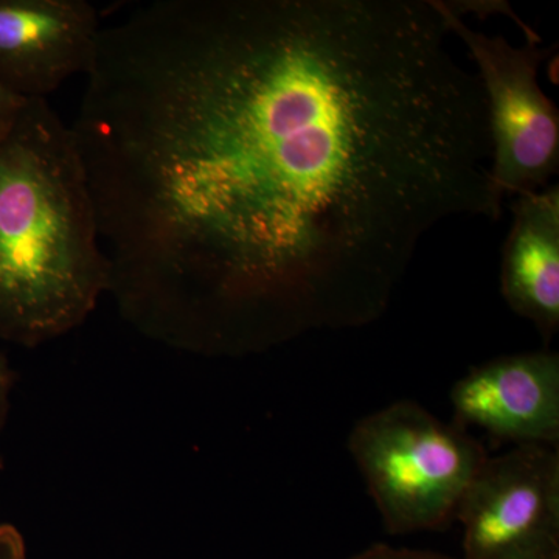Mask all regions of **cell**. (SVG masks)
<instances>
[{
  "instance_id": "cell-1",
  "label": "cell",
  "mask_w": 559,
  "mask_h": 559,
  "mask_svg": "<svg viewBox=\"0 0 559 559\" xmlns=\"http://www.w3.org/2000/svg\"><path fill=\"white\" fill-rule=\"evenodd\" d=\"M433 0H154L72 121L132 329L210 358L382 318L419 245L499 218L487 100Z\"/></svg>"
},
{
  "instance_id": "cell-2",
  "label": "cell",
  "mask_w": 559,
  "mask_h": 559,
  "mask_svg": "<svg viewBox=\"0 0 559 559\" xmlns=\"http://www.w3.org/2000/svg\"><path fill=\"white\" fill-rule=\"evenodd\" d=\"M109 267L72 128L28 100L0 139V341L39 347L91 318Z\"/></svg>"
},
{
  "instance_id": "cell-3",
  "label": "cell",
  "mask_w": 559,
  "mask_h": 559,
  "mask_svg": "<svg viewBox=\"0 0 559 559\" xmlns=\"http://www.w3.org/2000/svg\"><path fill=\"white\" fill-rule=\"evenodd\" d=\"M347 447L393 536L450 524L488 459L468 430L409 400L359 419Z\"/></svg>"
},
{
  "instance_id": "cell-4",
  "label": "cell",
  "mask_w": 559,
  "mask_h": 559,
  "mask_svg": "<svg viewBox=\"0 0 559 559\" xmlns=\"http://www.w3.org/2000/svg\"><path fill=\"white\" fill-rule=\"evenodd\" d=\"M433 3L477 64L487 100L496 193L503 200L506 194L524 197L546 189L559 168V112L538 80L550 49L539 46V36L516 47L503 36L485 35L471 28L447 0Z\"/></svg>"
},
{
  "instance_id": "cell-5",
  "label": "cell",
  "mask_w": 559,
  "mask_h": 559,
  "mask_svg": "<svg viewBox=\"0 0 559 559\" xmlns=\"http://www.w3.org/2000/svg\"><path fill=\"white\" fill-rule=\"evenodd\" d=\"M460 559H559V452L520 444L485 460L460 500Z\"/></svg>"
},
{
  "instance_id": "cell-6",
  "label": "cell",
  "mask_w": 559,
  "mask_h": 559,
  "mask_svg": "<svg viewBox=\"0 0 559 559\" xmlns=\"http://www.w3.org/2000/svg\"><path fill=\"white\" fill-rule=\"evenodd\" d=\"M102 24L84 0H0V86L49 100L94 64Z\"/></svg>"
},
{
  "instance_id": "cell-7",
  "label": "cell",
  "mask_w": 559,
  "mask_h": 559,
  "mask_svg": "<svg viewBox=\"0 0 559 559\" xmlns=\"http://www.w3.org/2000/svg\"><path fill=\"white\" fill-rule=\"evenodd\" d=\"M454 423L520 444L559 443V355L550 349L487 360L451 390Z\"/></svg>"
},
{
  "instance_id": "cell-8",
  "label": "cell",
  "mask_w": 559,
  "mask_h": 559,
  "mask_svg": "<svg viewBox=\"0 0 559 559\" xmlns=\"http://www.w3.org/2000/svg\"><path fill=\"white\" fill-rule=\"evenodd\" d=\"M502 249L500 293L549 344L559 331V187L518 197Z\"/></svg>"
},
{
  "instance_id": "cell-9",
  "label": "cell",
  "mask_w": 559,
  "mask_h": 559,
  "mask_svg": "<svg viewBox=\"0 0 559 559\" xmlns=\"http://www.w3.org/2000/svg\"><path fill=\"white\" fill-rule=\"evenodd\" d=\"M349 559H460L448 557V555L437 554V551L403 549V547H392L388 544H377L370 549L360 551L359 555Z\"/></svg>"
},
{
  "instance_id": "cell-10",
  "label": "cell",
  "mask_w": 559,
  "mask_h": 559,
  "mask_svg": "<svg viewBox=\"0 0 559 559\" xmlns=\"http://www.w3.org/2000/svg\"><path fill=\"white\" fill-rule=\"evenodd\" d=\"M0 559H27L24 536L11 524H0Z\"/></svg>"
},
{
  "instance_id": "cell-11",
  "label": "cell",
  "mask_w": 559,
  "mask_h": 559,
  "mask_svg": "<svg viewBox=\"0 0 559 559\" xmlns=\"http://www.w3.org/2000/svg\"><path fill=\"white\" fill-rule=\"evenodd\" d=\"M27 102L0 86V139L5 138Z\"/></svg>"
},
{
  "instance_id": "cell-12",
  "label": "cell",
  "mask_w": 559,
  "mask_h": 559,
  "mask_svg": "<svg viewBox=\"0 0 559 559\" xmlns=\"http://www.w3.org/2000/svg\"><path fill=\"white\" fill-rule=\"evenodd\" d=\"M14 374L9 359L0 352V430L9 418L11 392H13Z\"/></svg>"
}]
</instances>
